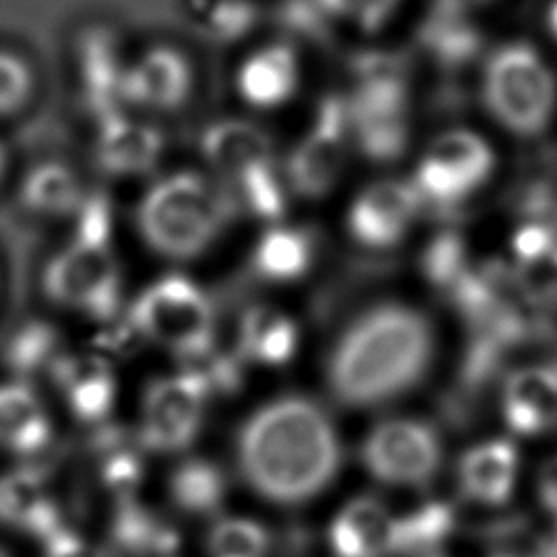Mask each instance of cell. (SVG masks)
I'll return each instance as SVG.
<instances>
[{
  "label": "cell",
  "mask_w": 557,
  "mask_h": 557,
  "mask_svg": "<svg viewBox=\"0 0 557 557\" xmlns=\"http://www.w3.org/2000/svg\"><path fill=\"white\" fill-rule=\"evenodd\" d=\"M342 444L326 409L302 394L255 407L235 435V466L259 498L294 507L320 496L337 476Z\"/></svg>",
  "instance_id": "6da1fadb"
},
{
  "label": "cell",
  "mask_w": 557,
  "mask_h": 557,
  "mask_svg": "<svg viewBox=\"0 0 557 557\" xmlns=\"http://www.w3.org/2000/svg\"><path fill=\"white\" fill-rule=\"evenodd\" d=\"M435 350L426 315L405 302H381L352 318L326 357L329 392L346 407H374L411 389Z\"/></svg>",
  "instance_id": "7a4b0ae2"
},
{
  "label": "cell",
  "mask_w": 557,
  "mask_h": 557,
  "mask_svg": "<svg viewBox=\"0 0 557 557\" xmlns=\"http://www.w3.org/2000/svg\"><path fill=\"white\" fill-rule=\"evenodd\" d=\"M237 215L231 191L205 170L157 176L135 205V231L146 248L168 261L207 255Z\"/></svg>",
  "instance_id": "3957f363"
},
{
  "label": "cell",
  "mask_w": 557,
  "mask_h": 557,
  "mask_svg": "<svg viewBox=\"0 0 557 557\" xmlns=\"http://www.w3.org/2000/svg\"><path fill=\"white\" fill-rule=\"evenodd\" d=\"M215 324L211 298L183 274L154 278L131 305V331L183 363L213 348Z\"/></svg>",
  "instance_id": "277c9868"
},
{
  "label": "cell",
  "mask_w": 557,
  "mask_h": 557,
  "mask_svg": "<svg viewBox=\"0 0 557 557\" xmlns=\"http://www.w3.org/2000/svg\"><path fill=\"white\" fill-rule=\"evenodd\" d=\"M481 87L487 111L516 135H537L553 117L557 81L546 59L529 44L496 48L485 61Z\"/></svg>",
  "instance_id": "5b68a950"
},
{
  "label": "cell",
  "mask_w": 557,
  "mask_h": 557,
  "mask_svg": "<svg viewBox=\"0 0 557 557\" xmlns=\"http://www.w3.org/2000/svg\"><path fill=\"white\" fill-rule=\"evenodd\" d=\"M352 146L374 161L398 157L409 139V87L403 70L376 59L368 63L344 100Z\"/></svg>",
  "instance_id": "8992f818"
},
{
  "label": "cell",
  "mask_w": 557,
  "mask_h": 557,
  "mask_svg": "<svg viewBox=\"0 0 557 557\" xmlns=\"http://www.w3.org/2000/svg\"><path fill=\"white\" fill-rule=\"evenodd\" d=\"M44 294L57 307L89 315H109L122 296V274L109 244L78 235L67 242L44 268Z\"/></svg>",
  "instance_id": "52a82bcc"
},
{
  "label": "cell",
  "mask_w": 557,
  "mask_h": 557,
  "mask_svg": "<svg viewBox=\"0 0 557 557\" xmlns=\"http://www.w3.org/2000/svg\"><path fill=\"white\" fill-rule=\"evenodd\" d=\"M209 403L207 389L185 366L152 379L141 394L135 426L141 446L148 455L185 453L202 431Z\"/></svg>",
  "instance_id": "ba28073f"
},
{
  "label": "cell",
  "mask_w": 557,
  "mask_h": 557,
  "mask_svg": "<svg viewBox=\"0 0 557 557\" xmlns=\"http://www.w3.org/2000/svg\"><path fill=\"white\" fill-rule=\"evenodd\" d=\"M442 440L426 422L387 418L361 444V463L372 479L392 487H424L442 468Z\"/></svg>",
  "instance_id": "9c48e42d"
},
{
  "label": "cell",
  "mask_w": 557,
  "mask_h": 557,
  "mask_svg": "<svg viewBox=\"0 0 557 557\" xmlns=\"http://www.w3.org/2000/svg\"><path fill=\"white\" fill-rule=\"evenodd\" d=\"M494 170L490 144L468 131L450 128L437 135L420 154L411 185L435 205H455L474 194Z\"/></svg>",
  "instance_id": "30bf717a"
},
{
  "label": "cell",
  "mask_w": 557,
  "mask_h": 557,
  "mask_svg": "<svg viewBox=\"0 0 557 557\" xmlns=\"http://www.w3.org/2000/svg\"><path fill=\"white\" fill-rule=\"evenodd\" d=\"M194 91V65L174 46H152L124 63L120 102L150 113L181 109Z\"/></svg>",
  "instance_id": "8fae6325"
},
{
  "label": "cell",
  "mask_w": 557,
  "mask_h": 557,
  "mask_svg": "<svg viewBox=\"0 0 557 557\" xmlns=\"http://www.w3.org/2000/svg\"><path fill=\"white\" fill-rule=\"evenodd\" d=\"M350 146L344 100L322 102L311 128L289 159V185L305 196L326 194L337 183Z\"/></svg>",
  "instance_id": "7c38bea8"
},
{
  "label": "cell",
  "mask_w": 557,
  "mask_h": 557,
  "mask_svg": "<svg viewBox=\"0 0 557 557\" xmlns=\"http://www.w3.org/2000/svg\"><path fill=\"white\" fill-rule=\"evenodd\" d=\"M420 207L422 198L411 181L381 178L350 200L346 228L366 248H389L409 233Z\"/></svg>",
  "instance_id": "4fadbf2b"
},
{
  "label": "cell",
  "mask_w": 557,
  "mask_h": 557,
  "mask_svg": "<svg viewBox=\"0 0 557 557\" xmlns=\"http://www.w3.org/2000/svg\"><path fill=\"white\" fill-rule=\"evenodd\" d=\"M0 522L39 542L65 527L61 503L46 474L20 468L0 476Z\"/></svg>",
  "instance_id": "5bb4252c"
},
{
  "label": "cell",
  "mask_w": 557,
  "mask_h": 557,
  "mask_svg": "<svg viewBox=\"0 0 557 557\" xmlns=\"http://www.w3.org/2000/svg\"><path fill=\"white\" fill-rule=\"evenodd\" d=\"M52 376L76 420L94 426L109 422L117 403V376L109 361L98 355H63Z\"/></svg>",
  "instance_id": "9a60e30c"
},
{
  "label": "cell",
  "mask_w": 557,
  "mask_h": 557,
  "mask_svg": "<svg viewBox=\"0 0 557 557\" xmlns=\"http://www.w3.org/2000/svg\"><path fill=\"white\" fill-rule=\"evenodd\" d=\"M500 413L518 437H540L557 426V370L527 366L511 372L500 392Z\"/></svg>",
  "instance_id": "2e32d148"
},
{
  "label": "cell",
  "mask_w": 557,
  "mask_h": 557,
  "mask_svg": "<svg viewBox=\"0 0 557 557\" xmlns=\"http://www.w3.org/2000/svg\"><path fill=\"white\" fill-rule=\"evenodd\" d=\"M396 516L374 496H355L331 518L326 537L335 557H392Z\"/></svg>",
  "instance_id": "e0dca14e"
},
{
  "label": "cell",
  "mask_w": 557,
  "mask_h": 557,
  "mask_svg": "<svg viewBox=\"0 0 557 557\" xmlns=\"http://www.w3.org/2000/svg\"><path fill=\"white\" fill-rule=\"evenodd\" d=\"M300 85V63L287 44H265L248 52L235 70L237 96L255 109H278Z\"/></svg>",
  "instance_id": "ac0fdd59"
},
{
  "label": "cell",
  "mask_w": 557,
  "mask_h": 557,
  "mask_svg": "<svg viewBox=\"0 0 557 557\" xmlns=\"http://www.w3.org/2000/svg\"><path fill=\"white\" fill-rule=\"evenodd\" d=\"M520 453L507 437H492L470 446L457 461V483L461 494L487 507L505 505L518 481Z\"/></svg>",
  "instance_id": "d6986e66"
},
{
  "label": "cell",
  "mask_w": 557,
  "mask_h": 557,
  "mask_svg": "<svg viewBox=\"0 0 557 557\" xmlns=\"http://www.w3.org/2000/svg\"><path fill=\"white\" fill-rule=\"evenodd\" d=\"M54 437L50 413L28 381L0 383V450L17 457H37Z\"/></svg>",
  "instance_id": "ffe728a7"
},
{
  "label": "cell",
  "mask_w": 557,
  "mask_h": 557,
  "mask_svg": "<svg viewBox=\"0 0 557 557\" xmlns=\"http://www.w3.org/2000/svg\"><path fill=\"white\" fill-rule=\"evenodd\" d=\"M113 548L126 557H174L176 529L152 507L137 498H120L109 522Z\"/></svg>",
  "instance_id": "44dd1931"
},
{
  "label": "cell",
  "mask_w": 557,
  "mask_h": 557,
  "mask_svg": "<svg viewBox=\"0 0 557 557\" xmlns=\"http://www.w3.org/2000/svg\"><path fill=\"white\" fill-rule=\"evenodd\" d=\"M298 350V326L278 309L248 311L237 331V357L259 368H283Z\"/></svg>",
  "instance_id": "7402d4cb"
},
{
  "label": "cell",
  "mask_w": 557,
  "mask_h": 557,
  "mask_svg": "<svg viewBox=\"0 0 557 557\" xmlns=\"http://www.w3.org/2000/svg\"><path fill=\"white\" fill-rule=\"evenodd\" d=\"M96 437L91 457L100 483L120 498H131L144 479L148 450L141 446L135 429L100 424Z\"/></svg>",
  "instance_id": "603a6c76"
},
{
  "label": "cell",
  "mask_w": 557,
  "mask_h": 557,
  "mask_svg": "<svg viewBox=\"0 0 557 557\" xmlns=\"http://www.w3.org/2000/svg\"><path fill=\"white\" fill-rule=\"evenodd\" d=\"M168 494L174 507L187 516H215L228 496L224 470L207 457H185L168 479Z\"/></svg>",
  "instance_id": "cb8c5ba5"
},
{
  "label": "cell",
  "mask_w": 557,
  "mask_h": 557,
  "mask_svg": "<svg viewBox=\"0 0 557 557\" xmlns=\"http://www.w3.org/2000/svg\"><path fill=\"white\" fill-rule=\"evenodd\" d=\"M161 148L157 131L139 120L115 115L107 120L98 139V157L102 165L120 176L148 170Z\"/></svg>",
  "instance_id": "d4e9b609"
},
{
  "label": "cell",
  "mask_w": 557,
  "mask_h": 557,
  "mask_svg": "<svg viewBox=\"0 0 557 557\" xmlns=\"http://www.w3.org/2000/svg\"><path fill=\"white\" fill-rule=\"evenodd\" d=\"M22 202L39 215H65L81 209L83 185L74 170L63 163L46 161L26 172L20 187Z\"/></svg>",
  "instance_id": "484cf974"
},
{
  "label": "cell",
  "mask_w": 557,
  "mask_h": 557,
  "mask_svg": "<svg viewBox=\"0 0 557 557\" xmlns=\"http://www.w3.org/2000/svg\"><path fill=\"white\" fill-rule=\"evenodd\" d=\"M252 261L257 272L268 281L287 283L300 278L309 270L313 261V242L302 228L274 224L259 239Z\"/></svg>",
  "instance_id": "4316f807"
},
{
  "label": "cell",
  "mask_w": 557,
  "mask_h": 557,
  "mask_svg": "<svg viewBox=\"0 0 557 557\" xmlns=\"http://www.w3.org/2000/svg\"><path fill=\"white\" fill-rule=\"evenodd\" d=\"M455 527L453 507L444 500H426L405 516H396L394 555L433 557Z\"/></svg>",
  "instance_id": "83f0119b"
},
{
  "label": "cell",
  "mask_w": 557,
  "mask_h": 557,
  "mask_svg": "<svg viewBox=\"0 0 557 557\" xmlns=\"http://www.w3.org/2000/svg\"><path fill=\"white\" fill-rule=\"evenodd\" d=\"M209 557H268L270 533L250 516H220L207 533Z\"/></svg>",
  "instance_id": "f1b7e54d"
},
{
  "label": "cell",
  "mask_w": 557,
  "mask_h": 557,
  "mask_svg": "<svg viewBox=\"0 0 557 557\" xmlns=\"http://www.w3.org/2000/svg\"><path fill=\"white\" fill-rule=\"evenodd\" d=\"M37 91L33 65L15 50L0 48V120L24 111Z\"/></svg>",
  "instance_id": "f546056e"
},
{
  "label": "cell",
  "mask_w": 557,
  "mask_h": 557,
  "mask_svg": "<svg viewBox=\"0 0 557 557\" xmlns=\"http://www.w3.org/2000/svg\"><path fill=\"white\" fill-rule=\"evenodd\" d=\"M326 13L348 20L359 28L381 26L396 9L398 0H318Z\"/></svg>",
  "instance_id": "4dcf8cb0"
},
{
  "label": "cell",
  "mask_w": 557,
  "mask_h": 557,
  "mask_svg": "<svg viewBox=\"0 0 557 557\" xmlns=\"http://www.w3.org/2000/svg\"><path fill=\"white\" fill-rule=\"evenodd\" d=\"M44 544L41 557H113L104 546L87 540L85 535L63 527Z\"/></svg>",
  "instance_id": "1f68e13d"
},
{
  "label": "cell",
  "mask_w": 557,
  "mask_h": 557,
  "mask_svg": "<svg viewBox=\"0 0 557 557\" xmlns=\"http://www.w3.org/2000/svg\"><path fill=\"white\" fill-rule=\"evenodd\" d=\"M537 492L544 509L555 516L557 513V455L548 459L537 479Z\"/></svg>",
  "instance_id": "d6a6232c"
},
{
  "label": "cell",
  "mask_w": 557,
  "mask_h": 557,
  "mask_svg": "<svg viewBox=\"0 0 557 557\" xmlns=\"http://www.w3.org/2000/svg\"><path fill=\"white\" fill-rule=\"evenodd\" d=\"M546 24H548V30L550 35L557 39V0L550 2L548 7V13H546Z\"/></svg>",
  "instance_id": "836d02e7"
},
{
  "label": "cell",
  "mask_w": 557,
  "mask_h": 557,
  "mask_svg": "<svg viewBox=\"0 0 557 557\" xmlns=\"http://www.w3.org/2000/svg\"><path fill=\"white\" fill-rule=\"evenodd\" d=\"M7 170H9V152H7V146L0 141V183L7 176Z\"/></svg>",
  "instance_id": "e575fe53"
},
{
  "label": "cell",
  "mask_w": 557,
  "mask_h": 557,
  "mask_svg": "<svg viewBox=\"0 0 557 557\" xmlns=\"http://www.w3.org/2000/svg\"><path fill=\"white\" fill-rule=\"evenodd\" d=\"M492 557H518V555H513V553H496Z\"/></svg>",
  "instance_id": "d590c367"
},
{
  "label": "cell",
  "mask_w": 557,
  "mask_h": 557,
  "mask_svg": "<svg viewBox=\"0 0 557 557\" xmlns=\"http://www.w3.org/2000/svg\"><path fill=\"white\" fill-rule=\"evenodd\" d=\"M0 557H9V553L4 548H0Z\"/></svg>",
  "instance_id": "8d00e7d4"
},
{
  "label": "cell",
  "mask_w": 557,
  "mask_h": 557,
  "mask_svg": "<svg viewBox=\"0 0 557 557\" xmlns=\"http://www.w3.org/2000/svg\"><path fill=\"white\" fill-rule=\"evenodd\" d=\"M553 520H555V527H557V513H555V516H553Z\"/></svg>",
  "instance_id": "74e56055"
}]
</instances>
